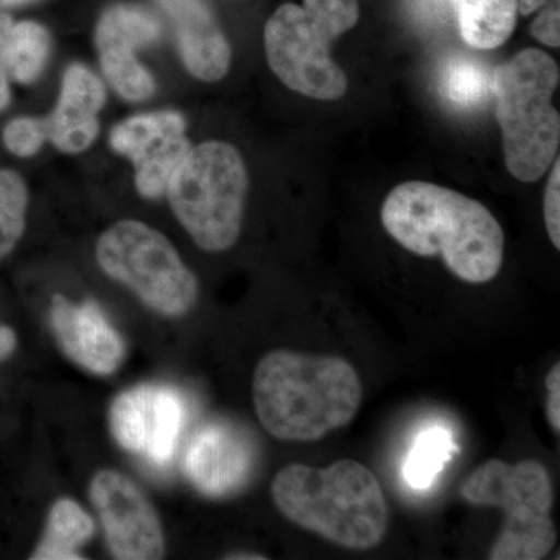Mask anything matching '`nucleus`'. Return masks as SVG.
I'll use <instances>...</instances> for the list:
<instances>
[{"instance_id":"1","label":"nucleus","mask_w":560,"mask_h":560,"mask_svg":"<svg viewBox=\"0 0 560 560\" xmlns=\"http://www.w3.org/2000/svg\"><path fill=\"white\" fill-rule=\"evenodd\" d=\"M383 228L400 246L420 257H441L453 276L480 285L503 265L504 232L482 202L459 191L407 180L383 201Z\"/></svg>"},{"instance_id":"30","label":"nucleus","mask_w":560,"mask_h":560,"mask_svg":"<svg viewBox=\"0 0 560 560\" xmlns=\"http://www.w3.org/2000/svg\"><path fill=\"white\" fill-rule=\"evenodd\" d=\"M550 0H518V11L522 14H530L534 11L541 9V7L547 5ZM558 2V0H556Z\"/></svg>"},{"instance_id":"12","label":"nucleus","mask_w":560,"mask_h":560,"mask_svg":"<svg viewBox=\"0 0 560 560\" xmlns=\"http://www.w3.org/2000/svg\"><path fill=\"white\" fill-rule=\"evenodd\" d=\"M160 36V22L138 7L114 5L102 14L95 28L98 60L103 75L125 101L139 103L154 94L156 84L136 50Z\"/></svg>"},{"instance_id":"11","label":"nucleus","mask_w":560,"mask_h":560,"mask_svg":"<svg viewBox=\"0 0 560 560\" xmlns=\"http://www.w3.org/2000/svg\"><path fill=\"white\" fill-rule=\"evenodd\" d=\"M91 500L101 515L114 558H164V534L160 518L135 481L119 471H98L91 482Z\"/></svg>"},{"instance_id":"16","label":"nucleus","mask_w":560,"mask_h":560,"mask_svg":"<svg viewBox=\"0 0 560 560\" xmlns=\"http://www.w3.org/2000/svg\"><path fill=\"white\" fill-rule=\"evenodd\" d=\"M249 460L245 441L228 427L213 423L191 438L184 469L202 493L223 495L241 485Z\"/></svg>"},{"instance_id":"6","label":"nucleus","mask_w":560,"mask_h":560,"mask_svg":"<svg viewBox=\"0 0 560 560\" xmlns=\"http://www.w3.org/2000/svg\"><path fill=\"white\" fill-rule=\"evenodd\" d=\"M248 172L226 142L195 147L175 172L167 191L176 219L201 249L221 253L241 237Z\"/></svg>"},{"instance_id":"33","label":"nucleus","mask_w":560,"mask_h":560,"mask_svg":"<svg viewBox=\"0 0 560 560\" xmlns=\"http://www.w3.org/2000/svg\"><path fill=\"white\" fill-rule=\"evenodd\" d=\"M455 2H458V0H455Z\"/></svg>"},{"instance_id":"9","label":"nucleus","mask_w":560,"mask_h":560,"mask_svg":"<svg viewBox=\"0 0 560 560\" xmlns=\"http://www.w3.org/2000/svg\"><path fill=\"white\" fill-rule=\"evenodd\" d=\"M186 422V400L168 385L136 386L110 405L109 425L116 441L160 469L175 458Z\"/></svg>"},{"instance_id":"3","label":"nucleus","mask_w":560,"mask_h":560,"mask_svg":"<svg viewBox=\"0 0 560 560\" xmlns=\"http://www.w3.org/2000/svg\"><path fill=\"white\" fill-rule=\"evenodd\" d=\"M271 495L294 525L346 550H372L388 533L381 481L355 459H338L323 469L290 464L272 480Z\"/></svg>"},{"instance_id":"27","label":"nucleus","mask_w":560,"mask_h":560,"mask_svg":"<svg viewBox=\"0 0 560 560\" xmlns=\"http://www.w3.org/2000/svg\"><path fill=\"white\" fill-rule=\"evenodd\" d=\"M545 386L548 389L547 415L552 431L560 433V364H555L545 378Z\"/></svg>"},{"instance_id":"2","label":"nucleus","mask_w":560,"mask_h":560,"mask_svg":"<svg viewBox=\"0 0 560 560\" xmlns=\"http://www.w3.org/2000/svg\"><path fill=\"white\" fill-rule=\"evenodd\" d=\"M363 394L359 372L341 357L272 350L254 371V410L280 441L315 442L349 425Z\"/></svg>"},{"instance_id":"24","label":"nucleus","mask_w":560,"mask_h":560,"mask_svg":"<svg viewBox=\"0 0 560 560\" xmlns=\"http://www.w3.org/2000/svg\"><path fill=\"white\" fill-rule=\"evenodd\" d=\"M47 140L44 120L35 117H18L3 130V143L20 158L35 156Z\"/></svg>"},{"instance_id":"21","label":"nucleus","mask_w":560,"mask_h":560,"mask_svg":"<svg viewBox=\"0 0 560 560\" xmlns=\"http://www.w3.org/2000/svg\"><path fill=\"white\" fill-rule=\"evenodd\" d=\"M442 88L451 102L460 108H477L492 94V77L480 62L453 58L444 70Z\"/></svg>"},{"instance_id":"29","label":"nucleus","mask_w":560,"mask_h":560,"mask_svg":"<svg viewBox=\"0 0 560 560\" xmlns=\"http://www.w3.org/2000/svg\"><path fill=\"white\" fill-rule=\"evenodd\" d=\"M10 79L5 73L0 72V110L5 109L10 105Z\"/></svg>"},{"instance_id":"25","label":"nucleus","mask_w":560,"mask_h":560,"mask_svg":"<svg viewBox=\"0 0 560 560\" xmlns=\"http://www.w3.org/2000/svg\"><path fill=\"white\" fill-rule=\"evenodd\" d=\"M544 219L548 237L556 249H560V161L551 165V175L544 195Z\"/></svg>"},{"instance_id":"7","label":"nucleus","mask_w":560,"mask_h":560,"mask_svg":"<svg viewBox=\"0 0 560 560\" xmlns=\"http://www.w3.org/2000/svg\"><path fill=\"white\" fill-rule=\"evenodd\" d=\"M102 270L165 316L186 315L198 298L194 272L168 238L149 224L124 220L103 232L97 243Z\"/></svg>"},{"instance_id":"26","label":"nucleus","mask_w":560,"mask_h":560,"mask_svg":"<svg viewBox=\"0 0 560 560\" xmlns=\"http://www.w3.org/2000/svg\"><path fill=\"white\" fill-rule=\"evenodd\" d=\"M530 35L545 46L558 49L560 46V13L559 5L548 7L530 25Z\"/></svg>"},{"instance_id":"5","label":"nucleus","mask_w":560,"mask_h":560,"mask_svg":"<svg viewBox=\"0 0 560 560\" xmlns=\"http://www.w3.org/2000/svg\"><path fill=\"white\" fill-rule=\"evenodd\" d=\"M459 495L471 506L504 511V525L490 548V560H541L555 548V492L550 474L539 460H486L464 480Z\"/></svg>"},{"instance_id":"22","label":"nucleus","mask_w":560,"mask_h":560,"mask_svg":"<svg viewBox=\"0 0 560 560\" xmlns=\"http://www.w3.org/2000/svg\"><path fill=\"white\" fill-rule=\"evenodd\" d=\"M28 194L18 173L0 171V259L13 250L25 228Z\"/></svg>"},{"instance_id":"15","label":"nucleus","mask_w":560,"mask_h":560,"mask_svg":"<svg viewBox=\"0 0 560 560\" xmlns=\"http://www.w3.org/2000/svg\"><path fill=\"white\" fill-rule=\"evenodd\" d=\"M178 36L180 58L195 79L219 81L230 72L231 46L202 0H160Z\"/></svg>"},{"instance_id":"4","label":"nucleus","mask_w":560,"mask_h":560,"mask_svg":"<svg viewBox=\"0 0 560 560\" xmlns=\"http://www.w3.org/2000/svg\"><path fill=\"white\" fill-rule=\"evenodd\" d=\"M560 70L539 49L518 51L493 70L492 95L504 162L515 179L536 183L550 171L560 145V116L551 98Z\"/></svg>"},{"instance_id":"32","label":"nucleus","mask_w":560,"mask_h":560,"mask_svg":"<svg viewBox=\"0 0 560 560\" xmlns=\"http://www.w3.org/2000/svg\"><path fill=\"white\" fill-rule=\"evenodd\" d=\"M31 2V0H0V10L11 9V7H20L22 3Z\"/></svg>"},{"instance_id":"8","label":"nucleus","mask_w":560,"mask_h":560,"mask_svg":"<svg viewBox=\"0 0 560 560\" xmlns=\"http://www.w3.org/2000/svg\"><path fill=\"white\" fill-rule=\"evenodd\" d=\"M337 36L304 7L285 3L265 25V51L275 75L287 88L315 101L334 102L348 91V79L334 61Z\"/></svg>"},{"instance_id":"31","label":"nucleus","mask_w":560,"mask_h":560,"mask_svg":"<svg viewBox=\"0 0 560 560\" xmlns=\"http://www.w3.org/2000/svg\"><path fill=\"white\" fill-rule=\"evenodd\" d=\"M224 559L265 560V559H267V556L259 555V552H253V551H237V552H230V555L224 556Z\"/></svg>"},{"instance_id":"14","label":"nucleus","mask_w":560,"mask_h":560,"mask_svg":"<svg viewBox=\"0 0 560 560\" xmlns=\"http://www.w3.org/2000/svg\"><path fill=\"white\" fill-rule=\"evenodd\" d=\"M105 102L106 91L101 79L86 66H70L62 75L57 106L44 120L47 140L62 153H83L101 131L98 113Z\"/></svg>"},{"instance_id":"18","label":"nucleus","mask_w":560,"mask_h":560,"mask_svg":"<svg viewBox=\"0 0 560 560\" xmlns=\"http://www.w3.org/2000/svg\"><path fill=\"white\" fill-rule=\"evenodd\" d=\"M456 3L460 36L474 49H497L514 33L518 0H458Z\"/></svg>"},{"instance_id":"19","label":"nucleus","mask_w":560,"mask_h":560,"mask_svg":"<svg viewBox=\"0 0 560 560\" xmlns=\"http://www.w3.org/2000/svg\"><path fill=\"white\" fill-rule=\"evenodd\" d=\"M94 534V522L72 500H60L51 506L46 533L33 552V560H80V548Z\"/></svg>"},{"instance_id":"28","label":"nucleus","mask_w":560,"mask_h":560,"mask_svg":"<svg viewBox=\"0 0 560 560\" xmlns=\"http://www.w3.org/2000/svg\"><path fill=\"white\" fill-rule=\"evenodd\" d=\"M16 348V337L9 327L0 326V360L7 359Z\"/></svg>"},{"instance_id":"13","label":"nucleus","mask_w":560,"mask_h":560,"mask_svg":"<svg viewBox=\"0 0 560 560\" xmlns=\"http://www.w3.org/2000/svg\"><path fill=\"white\" fill-rule=\"evenodd\" d=\"M50 324L69 359L84 370L109 375L120 366L124 340L95 302L73 304L58 294L51 302Z\"/></svg>"},{"instance_id":"20","label":"nucleus","mask_w":560,"mask_h":560,"mask_svg":"<svg viewBox=\"0 0 560 560\" xmlns=\"http://www.w3.org/2000/svg\"><path fill=\"white\" fill-rule=\"evenodd\" d=\"M455 451L452 436L444 429L425 430L419 434L405 460V480L415 489H429Z\"/></svg>"},{"instance_id":"10","label":"nucleus","mask_w":560,"mask_h":560,"mask_svg":"<svg viewBox=\"0 0 560 560\" xmlns=\"http://www.w3.org/2000/svg\"><path fill=\"white\" fill-rule=\"evenodd\" d=\"M186 119L176 110L128 117L113 128L109 143L135 165L136 187L142 197L160 198L191 150Z\"/></svg>"},{"instance_id":"17","label":"nucleus","mask_w":560,"mask_h":560,"mask_svg":"<svg viewBox=\"0 0 560 560\" xmlns=\"http://www.w3.org/2000/svg\"><path fill=\"white\" fill-rule=\"evenodd\" d=\"M51 47L50 33L33 21L14 22L0 13V72L21 84L38 80Z\"/></svg>"},{"instance_id":"23","label":"nucleus","mask_w":560,"mask_h":560,"mask_svg":"<svg viewBox=\"0 0 560 560\" xmlns=\"http://www.w3.org/2000/svg\"><path fill=\"white\" fill-rule=\"evenodd\" d=\"M304 9L337 38L352 31L360 18L359 0H304Z\"/></svg>"}]
</instances>
